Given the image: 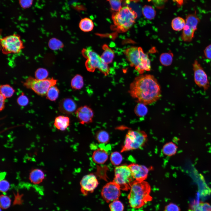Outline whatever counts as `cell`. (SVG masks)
<instances>
[{
  "label": "cell",
  "instance_id": "11",
  "mask_svg": "<svg viewBox=\"0 0 211 211\" xmlns=\"http://www.w3.org/2000/svg\"><path fill=\"white\" fill-rule=\"evenodd\" d=\"M192 65L195 83L204 91L207 90L210 85L207 74L197 60H195Z\"/></svg>",
  "mask_w": 211,
  "mask_h": 211
},
{
  "label": "cell",
  "instance_id": "20",
  "mask_svg": "<svg viewBox=\"0 0 211 211\" xmlns=\"http://www.w3.org/2000/svg\"><path fill=\"white\" fill-rule=\"evenodd\" d=\"M69 118L68 117L60 115L55 118L54 125L57 129L64 131L69 126Z\"/></svg>",
  "mask_w": 211,
  "mask_h": 211
},
{
  "label": "cell",
  "instance_id": "12",
  "mask_svg": "<svg viewBox=\"0 0 211 211\" xmlns=\"http://www.w3.org/2000/svg\"><path fill=\"white\" fill-rule=\"evenodd\" d=\"M121 189L113 181L106 183L103 187L101 195L103 199L109 203L118 200L121 195Z\"/></svg>",
  "mask_w": 211,
  "mask_h": 211
},
{
  "label": "cell",
  "instance_id": "1",
  "mask_svg": "<svg viewBox=\"0 0 211 211\" xmlns=\"http://www.w3.org/2000/svg\"><path fill=\"white\" fill-rule=\"evenodd\" d=\"M129 93L137 102L145 105L158 101L161 95L160 87L152 75L141 74L135 77L131 83Z\"/></svg>",
  "mask_w": 211,
  "mask_h": 211
},
{
  "label": "cell",
  "instance_id": "29",
  "mask_svg": "<svg viewBox=\"0 0 211 211\" xmlns=\"http://www.w3.org/2000/svg\"><path fill=\"white\" fill-rule=\"evenodd\" d=\"M96 137V140L100 143H107L109 141V135L107 132L103 130H100L97 131Z\"/></svg>",
  "mask_w": 211,
  "mask_h": 211
},
{
  "label": "cell",
  "instance_id": "19",
  "mask_svg": "<svg viewBox=\"0 0 211 211\" xmlns=\"http://www.w3.org/2000/svg\"><path fill=\"white\" fill-rule=\"evenodd\" d=\"M102 48L103 51L101 56L102 60L108 64L111 63L115 57L114 51L106 44L103 45Z\"/></svg>",
  "mask_w": 211,
  "mask_h": 211
},
{
  "label": "cell",
  "instance_id": "2",
  "mask_svg": "<svg viewBox=\"0 0 211 211\" xmlns=\"http://www.w3.org/2000/svg\"><path fill=\"white\" fill-rule=\"evenodd\" d=\"M130 190L127 198L132 211H143V207L152 200L149 185L144 181H135Z\"/></svg>",
  "mask_w": 211,
  "mask_h": 211
},
{
  "label": "cell",
  "instance_id": "33",
  "mask_svg": "<svg viewBox=\"0 0 211 211\" xmlns=\"http://www.w3.org/2000/svg\"><path fill=\"white\" fill-rule=\"evenodd\" d=\"M11 200L8 196L2 194L0 197V206L1 208L6 209L10 206Z\"/></svg>",
  "mask_w": 211,
  "mask_h": 211
},
{
  "label": "cell",
  "instance_id": "39",
  "mask_svg": "<svg viewBox=\"0 0 211 211\" xmlns=\"http://www.w3.org/2000/svg\"><path fill=\"white\" fill-rule=\"evenodd\" d=\"M14 199L13 202V205H20L23 202L22 199L23 195L20 194L19 192H17L16 193L14 194Z\"/></svg>",
  "mask_w": 211,
  "mask_h": 211
},
{
  "label": "cell",
  "instance_id": "31",
  "mask_svg": "<svg viewBox=\"0 0 211 211\" xmlns=\"http://www.w3.org/2000/svg\"><path fill=\"white\" fill-rule=\"evenodd\" d=\"M142 12L144 17L148 19H152L155 16V10L152 6L149 5H145L143 7Z\"/></svg>",
  "mask_w": 211,
  "mask_h": 211
},
{
  "label": "cell",
  "instance_id": "32",
  "mask_svg": "<svg viewBox=\"0 0 211 211\" xmlns=\"http://www.w3.org/2000/svg\"><path fill=\"white\" fill-rule=\"evenodd\" d=\"M109 207L110 211H123L124 208L123 204L118 200L111 202Z\"/></svg>",
  "mask_w": 211,
  "mask_h": 211
},
{
  "label": "cell",
  "instance_id": "42",
  "mask_svg": "<svg viewBox=\"0 0 211 211\" xmlns=\"http://www.w3.org/2000/svg\"><path fill=\"white\" fill-rule=\"evenodd\" d=\"M151 1L154 5L158 8L164 7L167 0H149Z\"/></svg>",
  "mask_w": 211,
  "mask_h": 211
},
{
  "label": "cell",
  "instance_id": "8",
  "mask_svg": "<svg viewBox=\"0 0 211 211\" xmlns=\"http://www.w3.org/2000/svg\"><path fill=\"white\" fill-rule=\"evenodd\" d=\"M0 45L2 52L5 55L18 54L24 48L20 36L15 33L1 38Z\"/></svg>",
  "mask_w": 211,
  "mask_h": 211
},
{
  "label": "cell",
  "instance_id": "18",
  "mask_svg": "<svg viewBox=\"0 0 211 211\" xmlns=\"http://www.w3.org/2000/svg\"><path fill=\"white\" fill-rule=\"evenodd\" d=\"M108 158V152L105 149L102 148L98 149L95 151L92 155L93 161L98 164L104 163L107 160Z\"/></svg>",
  "mask_w": 211,
  "mask_h": 211
},
{
  "label": "cell",
  "instance_id": "4",
  "mask_svg": "<svg viewBox=\"0 0 211 211\" xmlns=\"http://www.w3.org/2000/svg\"><path fill=\"white\" fill-rule=\"evenodd\" d=\"M136 13L128 6L122 7L118 11L114 12L111 18L115 29L120 33L129 30L135 22Z\"/></svg>",
  "mask_w": 211,
  "mask_h": 211
},
{
  "label": "cell",
  "instance_id": "21",
  "mask_svg": "<svg viewBox=\"0 0 211 211\" xmlns=\"http://www.w3.org/2000/svg\"><path fill=\"white\" fill-rule=\"evenodd\" d=\"M189 211H211V205L207 203L200 201L190 205Z\"/></svg>",
  "mask_w": 211,
  "mask_h": 211
},
{
  "label": "cell",
  "instance_id": "26",
  "mask_svg": "<svg viewBox=\"0 0 211 211\" xmlns=\"http://www.w3.org/2000/svg\"><path fill=\"white\" fill-rule=\"evenodd\" d=\"M173 57V54L171 52L164 53L160 55L159 61L162 65L166 66H169L172 62Z\"/></svg>",
  "mask_w": 211,
  "mask_h": 211
},
{
  "label": "cell",
  "instance_id": "40",
  "mask_svg": "<svg viewBox=\"0 0 211 211\" xmlns=\"http://www.w3.org/2000/svg\"><path fill=\"white\" fill-rule=\"evenodd\" d=\"M180 207L176 204L170 203L165 207L164 211H180Z\"/></svg>",
  "mask_w": 211,
  "mask_h": 211
},
{
  "label": "cell",
  "instance_id": "28",
  "mask_svg": "<svg viewBox=\"0 0 211 211\" xmlns=\"http://www.w3.org/2000/svg\"><path fill=\"white\" fill-rule=\"evenodd\" d=\"M59 91L57 87L54 86L48 89L46 94V98L51 101H55L58 98Z\"/></svg>",
  "mask_w": 211,
  "mask_h": 211
},
{
  "label": "cell",
  "instance_id": "6",
  "mask_svg": "<svg viewBox=\"0 0 211 211\" xmlns=\"http://www.w3.org/2000/svg\"><path fill=\"white\" fill-rule=\"evenodd\" d=\"M147 140V135L143 131L129 130L127 133L121 152L140 148Z\"/></svg>",
  "mask_w": 211,
  "mask_h": 211
},
{
  "label": "cell",
  "instance_id": "22",
  "mask_svg": "<svg viewBox=\"0 0 211 211\" xmlns=\"http://www.w3.org/2000/svg\"><path fill=\"white\" fill-rule=\"evenodd\" d=\"M80 29L84 32H89L93 28L94 25L93 21L90 18L86 17L82 19L79 22Z\"/></svg>",
  "mask_w": 211,
  "mask_h": 211
},
{
  "label": "cell",
  "instance_id": "34",
  "mask_svg": "<svg viewBox=\"0 0 211 211\" xmlns=\"http://www.w3.org/2000/svg\"><path fill=\"white\" fill-rule=\"evenodd\" d=\"M122 160V156L119 152H115L111 154L110 160L113 164L116 166L118 165L121 163Z\"/></svg>",
  "mask_w": 211,
  "mask_h": 211
},
{
  "label": "cell",
  "instance_id": "14",
  "mask_svg": "<svg viewBox=\"0 0 211 211\" xmlns=\"http://www.w3.org/2000/svg\"><path fill=\"white\" fill-rule=\"evenodd\" d=\"M75 114L79 123L82 125L92 122L94 113L92 109L87 106H81L75 111Z\"/></svg>",
  "mask_w": 211,
  "mask_h": 211
},
{
  "label": "cell",
  "instance_id": "23",
  "mask_svg": "<svg viewBox=\"0 0 211 211\" xmlns=\"http://www.w3.org/2000/svg\"><path fill=\"white\" fill-rule=\"evenodd\" d=\"M177 149L178 147L176 144L170 142L164 145L162 148V152L166 155L171 156L176 154Z\"/></svg>",
  "mask_w": 211,
  "mask_h": 211
},
{
  "label": "cell",
  "instance_id": "10",
  "mask_svg": "<svg viewBox=\"0 0 211 211\" xmlns=\"http://www.w3.org/2000/svg\"><path fill=\"white\" fill-rule=\"evenodd\" d=\"M185 21L186 24L182 30L181 37L184 42H190L194 38V33L197 30L200 19L195 12L188 15Z\"/></svg>",
  "mask_w": 211,
  "mask_h": 211
},
{
  "label": "cell",
  "instance_id": "5",
  "mask_svg": "<svg viewBox=\"0 0 211 211\" xmlns=\"http://www.w3.org/2000/svg\"><path fill=\"white\" fill-rule=\"evenodd\" d=\"M81 52L83 56L87 59L85 63L87 70L93 72L98 69L105 76L109 74L110 69L108 64L102 60L101 56L96 52L89 48L84 49Z\"/></svg>",
  "mask_w": 211,
  "mask_h": 211
},
{
  "label": "cell",
  "instance_id": "38",
  "mask_svg": "<svg viewBox=\"0 0 211 211\" xmlns=\"http://www.w3.org/2000/svg\"><path fill=\"white\" fill-rule=\"evenodd\" d=\"M10 187L9 183L6 180L2 179L0 181V190L3 193H6L9 189Z\"/></svg>",
  "mask_w": 211,
  "mask_h": 211
},
{
  "label": "cell",
  "instance_id": "30",
  "mask_svg": "<svg viewBox=\"0 0 211 211\" xmlns=\"http://www.w3.org/2000/svg\"><path fill=\"white\" fill-rule=\"evenodd\" d=\"M134 110L135 114L139 117L145 116L147 114L148 111L146 105L139 103L136 105Z\"/></svg>",
  "mask_w": 211,
  "mask_h": 211
},
{
  "label": "cell",
  "instance_id": "24",
  "mask_svg": "<svg viewBox=\"0 0 211 211\" xmlns=\"http://www.w3.org/2000/svg\"><path fill=\"white\" fill-rule=\"evenodd\" d=\"M185 24V20L179 16L174 18L171 23V26L172 29L176 31L183 30Z\"/></svg>",
  "mask_w": 211,
  "mask_h": 211
},
{
  "label": "cell",
  "instance_id": "44",
  "mask_svg": "<svg viewBox=\"0 0 211 211\" xmlns=\"http://www.w3.org/2000/svg\"><path fill=\"white\" fill-rule=\"evenodd\" d=\"M0 110H2L4 108L5 101L6 98L1 94H0Z\"/></svg>",
  "mask_w": 211,
  "mask_h": 211
},
{
  "label": "cell",
  "instance_id": "17",
  "mask_svg": "<svg viewBox=\"0 0 211 211\" xmlns=\"http://www.w3.org/2000/svg\"><path fill=\"white\" fill-rule=\"evenodd\" d=\"M45 178V174L41 169H34L30 171L29 179L30 182L34 184H38L42 183Z\"/></svg>",
  "mask_w": 211,
  "mask_h": 211
},
{
  "label": "cell",
  "instance_id": "37",
  "mask_svg": "<svg viewBox=\"0 0 211 211\" xmlns=\"http://www.w3.org/2000/svg\"><path fill=\"white\" fill-rule=\"evenodd\" d=\"M17 102L18 104L21 106H27L29 100L27 97L25 96L23 93L17 98Z\"/></svg>",
  "mask_w": 211,
  "mask_h": 211
},
{
  "label": "cell",
  "instance_id": "45",
  "mask_svg": "<svg viewBox=\"0 0 211 211\" xmlns=\"http://www.w3.org/2000/svg\"><path fill=\"white\" fill-rule=\"evenodd\" d=\"M185 0H173L179 5L181 6L183 4Z\"/></svg>",
  "mask_w": 211,
  "mask_h": 211
},
{
  "label": "cell",
  "instance_id": "16",
  "mask_svg": "<svg viewBox=\"0 0 211 211\" xmlns=\"http://www.w3.org/2000/svg\"><path fill=\"white\" fill-rule=\"evenodd\" d=\"M76 105L72 98H66L62 99L59 104V110L64 114H70L76 110Z\"/></svg>",
  "mask_w": 211,
  "mask_h": 211
},
{
  "label": "cell",
  "instance_id": "13",
  "mask_svg": "<svg viewBox=\"0 0 211 211\" xmlns=\"http://www.w3.org/2000/svg\"><path fill=\"white\" fill-rule=\"evenodd\" d=\"M80 183L81 192L84 196H86L89 193L93 192L98 185L96 177L92 173L84 176Z\"/></svg>",
  "mask_w": 211,
  "mask_h": 211
},
{
  "label": "cell",
  "instance_id": "36",
  "mask_svg": "<svg viewBox=\"0 0 211 211\" xmlns=\"http://www.w3.org/2000/svg\"><path fill=\"white\" fill-rule=\"evenodd\" d=\"M110 5L111 9L114 12L119 10L122 7V0H107Z\"/></svg>",
  "mask_w": 211,
  "mask_h": 211
},
{
  "label": "cell",
  "instance_id": "7",
  "mask_svg": "<svg viewBox=\"0 0 211 211\" xmlns=\"http://www.w3.org/2000/svg\"><path fill=\"white\" fill-rule=\"evenodd\" d=\"M57 80L53 78L39 80L31 76L27 78L23 82V86L33 90L39 95H46L49 89L57 84Z\"/></svg>",
  "mask_w": 211,
  "mask_h": 211
},
{
  "label": "cell",
  "instance_id": "27",
  "mask_svg": "<svg viewBox=\"0 0 211 211\" xmlns=\"http://www.w3.org/2000/svg\"><path fill=\"white\" fill-rule=\"evenodd\" d=\"M15 91L14 89L9 84L2 85L0 86V94L6 98L11 97Z\"/></svg>",
  "mask_w": 211,
  "mask_h": 211
},
{
  "label": "cell",
  "instance_id": "9",
  "mask_svg": "<svg viewBox=\"0 0 211 211\" xmlns=\"http://www.w3.org/2000/svg\"><path fill=\"white\" fill-rule=\"evenodd\" d=\"M113 181L120 186L121 190L127 191L135 181L129 166L123 165L116 167L114 170Z\"/></svg>",
  "mask_w": 211,
  "mask_h": 211
},
{
  "label": "cell",
  "instance_id": "41",
  "mask_svg": "<svg viewBox=\"0 0 211 211\" xmlns=\"http://www.w3.org/2000/svg\"><path fill=\"white\" fill-rule=\"evenodd\" d=\"M33 0H19L21 6L24 9L30 8L32 5Z\"/></svg>",
  "mask_w": 211,
  "mask_h": 211
},
{
  "label": "cell",
  "instance_id": "35",
  "mask_svg": "<svg viewBox=\"0 0 211 211\" xmlns=\"http://www.w3.org/2000/svg\"><path fill=\"white\" fill-rule=\"evenodd\" d=\"M48 75L47 71L43 68H39L35 72V78L39 80H43L47 79Z\"/></svg>",
  "mask_w": 211,
  "mask_h": 211
},
{
  "label": "cell",
  "instance_id": "25",
  "mask_svg": "<svg viewBox=\"0 0 211 211\" xmlns=\"http://www.w3.org/2000/svg\"><path fill=\"white\" fill-rule=\"evenodd\" d=\"M84 85L83 79L82 76L80 75H76L71 81V86L73 89L80 90L82 88Z\"/></svg>",
  "mask_w": 211,
  "mask_h": 211
},
{
  "label": "cell",
  "instance_id": "43",
  "mask_svg": "<svg viewBox=\"0 0 211 211\" xmlns=\"http://www.w3.org/2000/svg\"><path fill=\"white\" fill-rule=\"evenodd\" d=\"M205 57L207 59H211V44L208 45L204 50Z\"/></svg>",
  "mask_w": 211,
  "mask_h": 211
},
{
  "label": "cell",
  "instance_id": "3",
  "mask_svg": "<svg viewBox=\"0 0 211 211\" xmlns=\"http://www.w3.org/2000/svg\"><path fill=\"white\" fill-rule=\"evenodd\" d=\"M124 54L131 66L141 74L151 69V62L148 55L140 47L132 46L126 49Z\"/></svg>",
  "mask_w": 211,
  "mask_h": 211
},
{
  "label": "cell",
  "instance_id": "15",
  "mask_svg": "<svg viewBox=\"0 0 211 211\" xmlns=\"http://www.w3.org/2000/svg\"><path fill=\"white\" fill-rule=\"evenodd\" d=\"M135 181H144L147 177L149 169L146 166L135 164L128 165Z\"/></svg>",
  "mask_w": 211,
  "mask_h": 211
}]
</instances>
